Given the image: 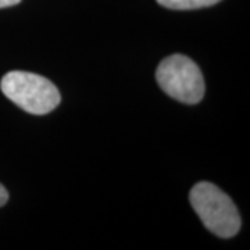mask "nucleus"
<instances>
[{"label": "nucleus", "instance_id": "nucleus-1", "mask_svg": "<svg viewBox=\"0 0 250 250\" xmlns=\"http://www.w3.org/2000/svg\"><path fill=\"white\" fill-rule=\"evenodd\" d=\"M189 200L205 227L220 238H232L241 229V215L231 197L211 182L192 188Z\"/></svg>", "mask_w": 250, "mask_h": 250}, {"label": "nucleus", "instance_id": "nucleus-2", "mask_svg": "<svg viewBox=\"0 0 250 250\" xmlns=\"http://www.w3.org/2000/svg\"><path fill=\"white\" fill-rule=\"evenodd\" d=\"M0 89L3 95L29 114L43 116L60 104V92L52 81L38 74L11 71L6 74Z\"/></svg>", "mask_w": 250, "mask_h": 250}, {"label": "nucleus", "instance_id": "nucleus-3", "mask_svg": "<svg viewBox=\"0 0 250 250\" xmlns=\"http://www.w3.org/2000/svg\"><path fill=\"white\" fill-rule=\"evenodd\" d=\"M156 80L168 96L185 104H196L205 96L200 68L184 54H172L159 64Z\"/></svg>", "mask_w": 250, "mask_h": 250}, {"label": "nucleus", "instance_id": "nucleus-4", "mask_svg": "<svg viewBox=\"0 0 250 250\" xmlns=\"http://www.w3.org/2000/svg\"><path fill=\"white\" fill-rule=\"evenodd\" d=\"M221 0H157L163 7L171 10H196L214 6Z\"/></svg>", "mask_w": 250, "mask_h": 250}, {"label": "nucleus", "instance_id": "nucleus-5", "mask_svg": "<svg viewBox=\"0 0 250 250\" xmlns=\"http://www.w3.org/2000/svg\"><path fill=\"white\" fill-rule=\"evenodd\" d=\"M7 202H9V192H7L6 188L0 184V207L6 205Z\"/></svg>", "mask_w": 250, "mask_h": 250}, {"label": "nucleus", "instance_id": "nucleus-6", "mask_svg": "<svg viewBox=\"0 0 250 250\" xmlns=\"http://www.w3.org/2000/svg\"><path fill=\"white\" fill-rule=\"evenodd\" d=\"M21 0H0V9H4V7H11V6H16L18 4Z\"/></svg>", "mask_w": 250, "mask_h": 250}]
</instances>
